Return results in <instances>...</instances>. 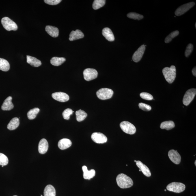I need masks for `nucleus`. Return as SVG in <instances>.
<instances>
[{"mask_svg": "<svg viewBox=\"0 0 196 196\" xmlns=\"http://www.w3.org/2000/svg\"><path fill=\"white\" fill-rule=\"evenodd\" d=\"M116 182L118 185L122 188H130L133 184L132 179L127 175L122 173L117 175Z\"/></svg>", "mask_w": 196, "mask_h": 196, "instance_id": "obj_1", "label": "nucleus"}, {"mask_svg": "<svg viewBox=\"0 0 196 196\" xmlns=\"http://www.w3.org/2000/svg\"><path fill=\"white\" fill-rule=\"evenodd\" d=\"M162 73L167 81L171 84L174 81L176 76V69L174 65L169 67H165L162 70Z\"/></svg>", "mask_w": 196, "mask_h": 196, "instance_id": "obj_2", "label": "nucleus"}, {"mask_svg": "<svg viewBox=\"0 0 196 196\" xmlns=\"http://www.w3.org/2000/svg\"><path fill=\"white\" fill-rule=\"evenodd\" d=\"M167 188L169 191L175 193H181L185 189L186 186L182 183L173 182L168 185Z\"/></svg>", "mask_w": 196, "mask_h": 196, "instance_id": "obj_3", "label": "nucleus"}, {"mask_svg": "<svg viewBox=\"0 0 196 196\" xmlns=\"http://www.w3.org/2000/svg\"><path fill=\"white\" fill-rule=\"evenodd\" d=\"M1 23L3 27L7 31H16L18 29V26L16 23L7 17L2 19Z\"/></svg>", "mask_w": 196, "mask_h": 196, "instance_id": "obj_4", "label": "nucleus"}, {"mask_svg": "<svg viewBox=\"0 0 196 196\" xmlns=\"http://www.w3.org/2000/svg\"><path fill=\"white\" fill-rule=\"evenodd\" d=\"M113 93V91L111 89L103 88L97 91L96 95L100 99L105 100L111 98L112 97Z\"/></svg>", "mask_w": 196, "mask_h": 196, "instance_id": "obj_5", "label": "nucleus"}, {"mask_svg": "<svg viewBox=\"0 0 196 196\" xmlns=\"http://www.w3.org/2000/svg\"><path fill=\"white\" fill-rule=\"evenodd\" d=\"M121 129L125 133L133 134L136 132V128L134 125L128 121H124L121 122L120 124Z\"/></svg>", "mask_w": 196, "mask_h": 196, "instance_id": "obj_6", "label": "nucleus"}, {"mask_svg": "<svg viewBox=\"0 0 196 196\" xmlns=\"http://www.w3.org/2000/svg\"><path fill=\"white\" fill-rule=\"evenodd\" d=\"M196 94V89H191L187 91L183 99V104L184 105H189L194 98Z\"/></svg>", "mask_w": 196, "mask_h": 196, "instance_id": "obj_7", "label": "nucleus"}, {"mask_svg": "<svg viewBox=\"0 0 196 196\" xmlns=\"http://www.w3.org/2000/svg\"><path fill=\"white\" fill-rule=\"evenodd\" d=\"M84 78L87 81H90L98 77V71L94 69L87 68L83 72Z\"/></svg>", "mask_w": 196, "mask_h": 196, "instance_id": "obj_8", "label": "nucleus"}, {"mask_svg": "<svg viewBox=\"0 0 196 196\" xmlns=\"http://www.w3.org/2000/svg\"><path fill=\"white\" fill-rule=\"evenodd\" d=\"M195 5V3L194 2L185 4L183 5L177 9L175 11V14L176 16H180L187 12L192 7H193Z\"/></svg>", "mask_w": 196, "mask_h": 196, "instance_id": "obj_9", "label": "nucleus"}, {"mask_svg": "<svg viewBox=\"0 0 196 196\" xmlns=\"http://www.w3.org/2000/svg\"><path fill=\"white\" fill-rule=\"evenodd\" d=\"M91 138L94 142L99 144L105 143L108 140L106 136L101 132H94L91 135Z\"/></svg>", "mask_w": 196, "mask_h": 196, "instance_id": "obj_10", "label": "nucleus"}, {"mask_svg": "<svg viewBox=\"0 0 196 196\" xmlns=\"http://www.w3.org/2000/svg\"><path fill=\"white\" fill-rule=\"evenodd\" d=\"M168 156L170 159L173 163L178 165L181 161V156L177 150H170L168 152Z\"/></svg>", "mask_w": 196, "mask_h": 196, "instance_id": "obj_11", "label": "nucleus"}, {"mask_svg": "<svg viewBox=\"0 0 196 196\" xmlns=\"http://www.w3.org/2000/svg\"><path fill=\"white\" fill-rule=\"evenodd\" d=\"M145 49V46L143 45L134 52L132 57V60L134 62L137 63L141 60L144 53Z\"/></svg>", "mask_w": 196, "mask_h": 196, "instance_id": "obj_12", "label": "nucleus"}, {"mask_svg": "<svg viewBox=\"0 0 196 196\" xmlns=\"http://www.w3.org/2000/svg\"><path fill=\"white\" fill-rule=\"evenodd\" d=\"M54 99L61 102H65L70 99V97L68 95L64 92H57L53 93L52 95Z\"/></svg>", "mask_w": 196, "mask_h": 196, "instance_id": "obj_13", "label": "nucleus"}, {"mask_svg": "<svg viewBox=\"0 0 196 196\" xmlns=\"http://www.w3.org/2000/svg\"><path fill=\"white\" fill-rule=\"evenodd\" d=\"M48 149V143L45 139L41 140L38 146V151L41 154H44L47 152Z\"/></svg>", "mask_w": 196, "mask_h": 196, "instance_id": "obj_14", "label": "nucleus"}, {"mask_svg": "<svg viewBox=\"0 0 196 196\" xmlns=\"http://www.w3.org/2000/svg\"><path fill=\"white\" fill-rule=\"evenodd\" d=\"M136 165L139 168L141 171L142 172L143 174L147 177H150L151 175L150 170L146 165L143 163L139 160H138L136 162Z\"/></svg>", "mask_w": 196, "mask_h": 196, "instance_id": "obj_15", "label": "nucleus"}, {"mask_svg": "<svg viewBox=\"0 0 196 196\" xmlns=\"http://www.w3.org/2000/svg\"><path fill=\"white\" fill-rule=\"evenodd\" d=\"M83 171V177L86 180H90L93 178L96 175V171L94 169H91L90 170H88L86 166H84L82 167Z\"/></svg>", "mask_w": 196, "mask_h": 196, "instance_id": "obj_16", "label": "nucleus"}, {"mask_svg": "<svg viewBox=\"0 0 196 196\" xmlns=\"http://www.w3.org/2000/svg\"><path fill=\"white\" fill-rule=\"evenodd\" d=\"M12 97L9 96L4 101L1 107L3 111H10L14 108V105L12 103Z\"/></svg>", "mask_w": 196, "mask_h": 196, "instance_id": "obj_17", "label": "nucleus"}, {"mask_svg": "<svg viewBox=\"0 0 196 196\" xmlns=\"http://www.w3.org/2000/svg\"><path fill=\"white\" fill-rule=\"evenodd\" d=\"M102 34L106 40L110 41V42H113V41H114L115 39L114 35L112 32L109 28H104L102 30Z\"/></svg>", "mask_w": 196, "mask_h": 196, "instance_id": "obj_18", "label": "nucleus"}, {"mask_svg": "<svg viewBox=\"0 0 196 196\" xmlns=\"http://www.w3.org/2000/svg\"><path fill=\"white\" fill-rule=\"evenodd\" d=\"M72 144V142L70 139H63L59 141L58 143V146L61 150H65L70 147Z\"/></svg>", "mask_w": 196, "mask_h": 196, "instance_id": "obj_19", "label": "nucleus"}, {"mask_svg": "<svg viewBox=\"0 0 196 196\" xmlns=\"http://www.w3.org/2000/svg\"><path fill=\"white\" fill-rule=\"evenodd\" d=\"M84 37V33L80 30L77 29L75 31H72L71 32L69 40L71 41H74L83 38Z\"/></svg>", "mask_w": 196, "mask_h": 196, "instance_id": "obj_20", "label": "nucleus"}, {"mask_svg": "<svg viewBox=\"0 0 196 196\" xmlns=\"http://www.w3.org/2000/svg\"><path fill=\"white\" fill-rule=\"evenodd\" d=\"M46 31L48 34L53 38H57L59 36V30L57 27L47 26H46Z\"/></svg>", "mask_w": 196, "mask_h": 196, "instance_id": "obj_21", "label": "nucleus"}, {"mask_svg": "<svg viewBox=\"0 0 196 196\" xmlns=\"http://www.w3.org/2000/svg\"><path fill=\"white\" fill-rule=\"evenodd\" d=\"M27 61L28 64L34 67H39L42 65L41 61L35 57L27 56Z\"/></svg>", "mask_w": 196, "mask_h": 196, "instance_id": "obj_22", "label": "nucleus"}, {"mask_svg": "<svg viewBox=\"0 0 196 196\" xmlns=\"http://www.w3.org/2000/svg\"><path fill=\"white\" fill-rule=\"evenodd\" d=\"M19 119L17 117L14 118L10 121V122L7 125V128L10 130L16 129L19 126Z\"/></svg>", "mask_w": 196, "mask_h": 196, "instance_id": "obj_23", "label": "nucleus"}, {"mask_svg": "<svg viewBox=\"0 0 196 196\" xmlns=\"http://www.w3.org/2000/svg\"><path fill=\"white\" fill-rule=\"evenodd\" d=\"M44 196H56L55 188L51 185H48L44 188Z\"/></svg>", "mask_w": 196, "mask_h": 196, "instance_id": "obj_24", "label": "nucleus"}, {"mask_svg": "<svg viewBox=\"0 0 196 196\" xmlns=\"http://www.w3.org/2000/svg\"><path fill=\"white\" fill-rule=\"evenodd\" d=\"M175 125L174 122L173 121H166L162 122L160 124V128L161 129H165L169 130L174 128Z\"/></svg>", "mask_w": 196, "mask_h": 196, "instance_id": "obj_25", "label": "nucleus"}, {"mask_svg": "<svg viewBox=\"0 0 196 196\" xmlns=\"http://www.w3.org/2000/svg\"><path fill=\"white\" fill-rule=\"evenodd\" d=\"M65 61H66V59L64 57H54L52 58L50 62L51 64L54 66H59L63 64Z\"/></svg>", "mask_w": 196, "mask_h": 196, "instance_id": "obj_26", "label": "nucleus"}, {"mask_svg": "<svg viewBox=\"0 0 196 196\" xmlns=\"http://www.w3.org/2000/svg\"><path fill=\"white\" fill-rule=\"evenodd\" d=\"M10 65L8 61L0 58V70L6 72L10 70Z\"/></svg>", "mask_w": 196, "mask_h": 196, "instance_id": "obj_27", "label": "nucleus"}, {"mask_svg": "<svg viewBox=\"0 0 196 196\" xmlns=\"http://www.w3.org/2000/svg\"><path fill=\"white\" fill-rule=\"evenodd\" d=\"M76 119L78 122H81L85 119L87 116V114L85 111L80 109L76 112Z\"/></svg>", "mask_w": 196, "mask_h": 196, "instance_id": "obj_28", "label": "nucleus"}, {"mask_svg": "<svg viewBox=\"0 0 196 196\" xmlns=\"http://www.w3.org/2000/svg\"><path fill=\"white\" fill-rule=\"evenodd\" d=\"M39 111H40V109L37 108L31 109L27 113V115L28 118L29 119H31V120L35 119Z\"/></svg>", "mask_w": 196, "mask_h": 196, "instance_id": "obj_29", "label": "nucleus"}, {"mask_svg": "<svg viewBox=\"0 0 196 196\" xmlns=\"http://www.w3.org/2000/svg\"><path fill=\"white\" fill-rule=\"evenodd\" d=\"M105 0H95L93 4V8L96 10L101 8L105 5Z\"/></svg>", "mask_w": 196, "mask_h": 196, "instance_id": "obj_30", "label": "nucleus"}, {"mask_svg": "<svg viewBox=\"0 0 196 196\" xmlns=\"http://www.w3.org/2000/svg\"><path fill=\"white\" fill-rule=\"evenodd\" d=\"M128 18L134 20H140L143 18V15L136 12H130L127 14Z\"/></svg>", "mask_w": 196, "mask_h": 196, "instance_id": "obj_31", "label": "nucleus"}, {"mask_svg": "<svg viewBox=\"0 0 196 196\" xmlns=\"http://www.w3.org/2000/svg\"><path fill=\"white\" fill-rule=\"evenodd\" d=\"M179 32L178 31H175L173 32L172 33L167 36L165 39V42L166 43H168L171 42L173 38L177 36L179 34Z\"/></svg>", "mask_w": 196, "mask_h": 196, "instance_id": "obj_32", "label": "nucleus"}, {"mask_svg": "<svg viewBox=\"0 0 196 196\" xmlns=\"http://www.w3.org/2000/svg\"><path fill=\"white\" fill-rule=\"evenodd\" d=\"M9 160L7 157L4 154L0 153V165H7L8 164Z\"/></svg>", "mask_w": 196, "mask_h": 196, "instance_id": "obj_33", "label": "nucleus"}, {"mask_svg": "<svg viewBox=\"0 0 196 196\" xmlns=\"http://www.w3.org/2000/svg\"><path fill=\"white\" fill-rule=\"evenodd\" d=\"M74 112L72 109L68 108L64 110L63 113V116L64 119L66 120H68L70 119V116Z\"/></svg>", "mask_w": 196, "mask_h": 196, "instance_id": "obj_34", "label": "nucleus"}, {"mask_svg": "<svg viewBox=\"0 0 196 196\" xmlns=\"http://www.w3.org/2000/svg\"><path fill=\"white\" fill-rule=\"evenodd\" d=\"M193 46L192 44H189L187 46L185 52V56L186 57H188L193 52Z\"/></svg>", "mask_w": 196, "mask_h": 196, "instance_id": "obj_35", "label": "nucleus"}, {"mask_svg": "<svg viewBox=\"0 0 196 196\" xmlns=\"http://www.w3.org/2000/svg\"><path fill=\"white\" fill-rule=\"evenodd\" d=\"M140 96L141 98L146 100H152L153 98L152 95L146 92L141 93Z\"/></svg>", "mask_w": 196, "mask_h": 196, "instance_id": "obj_36", "label": "nucleus"}, {"mask_svg": "<svg viewBox=\"0 0 196 196\" xmlns=\"http://www.w3.org/2000/svg\"><path fill=\"white\" fill-rule=\"evenodd\" d=\"M139 105L140 109L144 111H149L152 109V107L144 103H140Z\"/></svg>", "mask_w": 196, "mask_h": 196, "instance_id": "obj_37", "label": "nucleus"}, {"mask_svg": "<svg viewBox=\"0 0 196 196\" xmlns=\"http://www.w3.org/2000/svg\"><path fill=\"white\" fill-rule=\"evenodd\" d=\"M45 3L48 5H56L58 4L61 2V0H45Z\"/></svg>", "mask_w": 196, "mask_h": 196, "instance_id": "obj_38", "label": "nucleus"}, {"mask_svg": "<svg viewBox=\"0 0 196 196\" xmlns=\"http://www.w3.org/2000/svg\"><path fill=\"white\" fill-rule=\"evenodd\" d=\"M192 73H193V75L195 76V77L196 76V67H195L194 68L193 70H192Z\"/></svg>", "mask_w": 196, "mask_h": 196, "instance_id": "obj_39", "label": "nucleus"}, {"mask_svg": "<svg viewBox=\"0 0 196 196\" xmlns=\"http://www.w3.org/2000/svg\"><path fill=\"white\" fill-rule=\"evenodd\" d=\"M195 166H196V160H195Z\"/></svg>", "mask_w": 196, "mask_h": 196, "instance_id": "obj_40", "label": "nucleus"}, {"mask_svg": "<svg viewBox=\"0 0 196 196\" xmlns=\"http://www.w3.org/2000/svg\"><path fill=\"white\" fill-rule=\"evenodd\" d=\"M134 161L136 162H137V160H134Z\"/></svg>", "mask_w": 196, "mask_h": 196, "instance_id": "obj_41", "label": "nucleus"}, {"mask_svg": "<svg viewBox=\"0 0 196 196\" xmlns=\"http://www.w3.org/2000/svg\"><path fill=\"white\" fill-rule=\"evenodd\" d=\"M195 28L196 27V23H195Z\"/></svg>", "mask_w": 196, "mask_h": 196, "instance_id": "obj_42", "label": "nucleus"}, {"mask_svg": "<svg viewBox=\"0 0 196 196\" xmlns=\"http://www.w3.org/2000/svg\"><path fill=\"white\" fill-rule=\"evenodd\" d=\"M139 171H141V170L139 169Z\"/></svg>", "mask_w": 196, "mask_h": 196, "instance_id": "obj_43", "label": "nucleus"}, {"mask_svg": "<svg viewBox=\"0 0 196 196\" xmlns=\"http://www.w3.org/2000/svg\"><path fill=\"white\" fill-rule=\"evenodd\" d=\"M2 166V167H4V166Z\"/></svg>", "mask_w": 196, "mask_h": 196, "instance_id": "obj_44", "label": "nucleus"}, {"mask_svg": "<svg viewBox=\"0 0 196 196\" xmlns=\"http://www.w3.org/2000/svg\"><path fill=\"white\" fill-rule=\"evenodd\" d=\"M165 191H167V190H165Z\"/></svg>", "mask_w": 196, "mask_h": 196, "instance_id": "obj_45", "label": "nucleus"}, {"mask_svg": "<svg viewBox=\"0 0 196 196\" xmlns=\"http://www.w3.org/2000/svg\"><path fill=\"white\" fill-rule=\"evenodd\" d=\"M17 196V195H14V196Z\"/></svg>", "mask_w": 196, "mask_h": 196, "instance_id": "obj_46", "label": "nucleus"}, {"mask_svg": "<svg viewBox=\"0 0 196 196\" xmlns=\"http://www.w3.org/2000/svg\"><path fill=\"white\" fill-rule=\"evenodd\" d=\"M41 196H43V195H41Z\"/></svg>", "mask_w": 196, "mask_h": 196, "instance_id": "obj_47", "label": "nucleus"}]
</instances>
